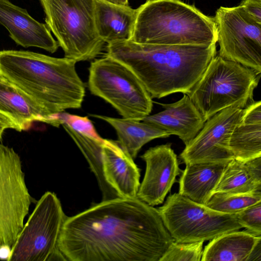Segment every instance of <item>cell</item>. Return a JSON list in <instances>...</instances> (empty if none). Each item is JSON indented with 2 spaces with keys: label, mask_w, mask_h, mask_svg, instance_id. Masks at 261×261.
Returning a JSON list of instances; mask_svg holds the SVG:
<instances>
[{
  "label": "cell",
  "mask_w": 261,
  "mask_h": 261,
  "mask_svg": "<svg viewBox=\"0 0 261 261\" xmlns=\"http://www.w3.org/2000/svg\"><path fill=\"white\" fill-rule=\"evenodd\" d=\"M76 63L28 50L0 51V74L32 98L48 116L81 107L85 87Z\"/></svg>",
  "instance_id": "3957f363"
},
{
  "label": "cell",
  "mask_w": 261,
  "mask_h": 261,
  "mask_svg": "<svg viewBox=\"0 0 261 261\" xmlns=\"http://www.w3.org/2000/svg\"><path fill=\"white\" fill-rule=\"evenodd\" d=\"M234 159L245 162L261 156V101H253L243 112L229 139Z\"/></svg>",
  "instance_id": "e0dca14e"
},
{
  "label": "cell",
  "mask_w": 261,
  "mask_h": 261,
  "mask_svg": "<svg viewBox=\"0 0 261 261\" xmlns=\"http://www.w3.org/2000/svg\"><path fill=\"white\" fill-rule=\"evenodd\" d=\"M66 217L56 194L44 193L36 201L7 260H66L58 244Z\"/></svg>",
  "instance_id": "ba28073f"
},
{
  "label": "cell",
  "mask_w": 261,
  "mask_h": 261,
  "mask_svg": "<svg viewBox=\"0 0 261 261\" xmlns=\"http://www.w3.org/2000/svg\"><path fill=\"white\" fill-rule=\"evenodd\" d=\"M19 155L0 143V259H7L32 203Z\"/></svg>",
  "instance_id": "30bf717a"
},
{
  "label": "cell",
  "mask_w": 261,
  "mask_h": 261,
  "mask_svg": "<svg viewBox=\"0 0 261 261\" xmlns=\"http://www.w3.org/2000/svg\"><path fill=\"white\" fill-rule=\"evenodd\" d=\"M261 201V190L247 193H215L206 206L222 213L236 214Z\"/></svg>",
  "instance_id": "d4e9b609"
},
{
  "label": "cell",
  "mask_w": 261,
  "mask_h": 261,
  "mask_svg": "<svg viewBox=\"0 0 261 261\" xmlns=\"http://www.w3.org/2000/svg\"><path fill=\"white\" fill-rule=\"evenodd\" d=\"M0 113L10 119L19 132L29 129L35 121L48 116L32 98L0 74Z\"/></svg>",
  "instance_id": "d6986e66"
},
{
  "label": "cell",
  "mask_w": 261,
  "mask_h": 261,
  "mask_svg": "<svg viewBox=\"0 0 261 261\" xmlns=\"http://www.w3.org/2000/svg\"><path fill=\"white\" fill-rule=\"evenodd\" d=\"M246 261H261V239L256 242Z\"/></svg>",
  "instance_id": "4dcf8cb0"
},
{
  "label": "cell",
  "mask_w": 261,
  "mask_h": 261,
  "mask_svg": "<svg viewBox=\"0 0 261 261\" xmlns=\"http://www.w3.org/2000/svg\"><path fill=\"white\" fill-rule=\"evenodd\" d=\"M7 129H14L19 132L18 126L10 119L0 113V141L4 132Z\"/></svg>",
  "instance_id": "f546056e"
},
{
  "label": "cell",
  "mask_w": 261,
  "mask_h": 261,
  "mask_svg": "<svg viewBox=\"0 0 261 261\" xmlns=\"http://www.w3.org/2000/svg\"><path fill=\"white\" fill-rule=\"evenodd\" d=\"M89 71L91 93L110 103L123 118L142 121L150 114L152 98L125 65L106 56L92 62Z\"/></svg>",
  "instance_id": "52a82bcc"
},
{
  "label": "cell",
  "mask_w": 261,
  "mask_h": 261,
  "mask_svg": "<svg viewBox=\"0 0 261 261\" xmlns=\"http://www.w3.org/2000/svg\"><path fill=\"white\" fill-rule=\"evenodd\" d=\"M103 172L106 181L121 197H137L140 169L116 141L105 139L102 145Z\"/></svg>",
  "instance_id": "2e32d148"
},
{
  "label": "cell",
  "mask_w": 261,
  "mask_h": 261,
  "mask_svg": "<svg viewBox=\"0 0 261 261\" xmlns=\"http://www.w3.org/2000/svg\"><path fill=\"white\" fill-rule=\"evenodd\" d=\"M138 9L102 0L94 1V18L99 37L108 43L130 40Z\"/></svg>",
  "instance_id": "ac0fdd59"
},
{
  "label": "cell",
  "mask_w": 261,
  "mask_h": 261,
  "mask_svg": "<svg viewBox=\"0 0 261 261\" xmlns=\"http://www.w3.org/2000/svg\"><path fill=\"white\" fill-rule=\"evenodd\" d=\"M203 242L182 243L173 241L160 261H200Z\"/></svg>",
  "instance_id": "4316f807"
},
{
  "label": "cell",
  "mask_w": 261,
  "mask_h": 261,
  "mask_svg": "<svg viewBox=\"0 0 261 261\" xmlns=\"http://www.w3.org/2000/svg\"><path fill=\"white\" fill-rule=\"evenodd\" d=\"M259 77L253 69L216 55L187 95L206 121L224 109L246 107Z\"/></svg>",
  "instance_id": "5b68a950"
},
{
  "label": "cell",
  "mask_w": 261,
  "mask_h": 261,
  "mask_svg": "<svg viewBox=\"0 0 261 261\" xmlns=\"http://www.w3.org/2000/svg\"><path fill=\"white\" fill-rule=\"evenodd\" d=\"M240 5L254 20L261 23V0H243Z\"/></svg>",
  "instance_id": "f1b7e54d"
},
{
  "label": "cell",
  "mask_w": 261,
  "mask_h": 261,
  "mask_svg": "<svg viewBox=\"0 0 261 261\" xmlns=\"http://www.w3.org/2000/svg\"><path fill=\"white\" fill-rule=\"evenodd\" d=\"M261 190V181L252 173L246 162L234 159L225 166L214 193H247Z\"/></svg>",
  "instance_id": "cb8c5ba5"
},
{
  "label": "cell",
  "mask_w": 261,
  "mask_h": 261,
  "mask_svg": "<svg viewBox=\"0 0 261 261\" xmlns=\"http://www.w3.org/2000/svg\"><path fill=\"white\" fill-rule=\"evenodd\" d=\"M228 163H196L186 165L179 180L178 193L205 205L214 194Z\"/></svg>",
  "instance_id": "ffe728a7"
},
{
  "label": "cell",
  "mask_w": 261,
  "mask_h": 261,
  "mask_svg": "<svg viewBox=\"0 0 261 261\" xmlns=\"http://www.w3.org/2000/svg\"><path fill=\"white\" fill-rule=\"evenodd\" d=\"M214 17L216 24L218 55L261 72V23L250 16L239 5L220 7Z\"/></svg>",
  "instance_id": "8fae6325"
},
{
  "label": "cell",
  "mask_w": 261,
  "mask_h": 261,
  "mask_svg": "<svg viewBox=\"0 0 261 261\" xmlns=\"http://www.w3.org/2000/svg\"><path fill=\"white\" fill-rule=\"evenodd\" d=\"M261 236L247 230H235L212 240L203 250L201 261H246Z\"/></svg>",
  "instance_id": "7402d4cb"
},
{
  "label": "cell",
  "mask_w": 261,
  "mask_h": 261,
  "mask_svg": "<svg viewBox=\"0 0 261 261\" xmlns=\"http://www.w3.org/2000/svg\"><path fill=\"white\" fill-rule=\"evenodd\" d=\"M106 51V56L131 69L152 98H161L174 93H189L217 55V46L159 45L125 40L108 43Z\"/></svg>",
  "instance_id": "7a4b0ae2"
},
{
  "label": "cell",
  "mask_w": 261,
  "mask_h": 261,
  "mask_svg": "<svg viewBox=\"0 0 261 261\" xmlns=\"http://www.w3.org/2000/svg\"><path fill=\"white\" fill-rule=\"evenodd\" d=\"M46 24L57 39L64 57L76 62L94 59L105 42L96 31L95 0H39Z\"/></svg>",
  "instance_id": "8992f818"
},
{
  "label": "cell",
  "mask_w": 261,
  "mask_h": 261,
  "mask_svg": "<svg viewBox=\"0 0 261 261\" xmlns=\"http://www.w3.org/2000/svg\"><path fill=\"white\" fill-rule=\"evenodd\" d=\"M243 109L229 107L206 120L198 134L185 144L180 158L187 165L196 163H228L234 159L229 148L231 131Z\"/></svg>",
  "instance_id": "7c38bea8"
},
{
  "label": "cell",
  "mask_w": 261,
  "mask_h": 261,
  "mask_svg": "<svg viewBox=\"0 0 261 261\" xmlns=\"http://www.w3.org/2000/svg\"><path fill=\"white\" fill-rule=\"evenodd\" d=\"M43 122L56 127L66 124L82 134L98 140H103L87 116L82 117L63 112L47 116Z\"/></svg>",
  "instance_id": "484cf974"
},
{
  "label": "cell",
  "mask_w": 261,
  "mask_h": 261,
  "mask_svg": "<svg viewBox=\"0 0 261 261\" xmlns=\"http://www.w3.org/2000/svg\"><path fill=\"white\" fill-rule=\"evenodd\" d=\"M0 260H1V259H0Z\"/></svg>",
  "instance_id": "d6a6232c"
},
{
  "label": "cell",
  "mask_w": 261,
  "mask_h": 261,
  "mask_svg": "<svg viewBox=\"0 0 261 261\" xmlns=\"http://www.w3.org/2000/svg\"><path fill=\"white\" fill-rule=\"evenodd\" d=\"M157 209L167 230L178 242L211 240L243 228L236 214L215 211L178 193L170 194Z\"/></svg>",
  "instance_id": "9c48e42d"
},
{
  "label": "cell",
  "mask_w": 261,
  "mask_h": 261,
  "mask_svg": "<svg viewBox=\"0 0 261 261\" xmlns=\"http://www.w3.org/2000/svg\"><path fill=\"white\" fill-rule=\"evenodd\" d=\"M131 41L168 45L216 44L214 17L180 0H147L138 8Z\"/></svg>",
  "instance_id": "277c9868"
},
{
  "label": "cell",
  "mask_w": 261,
  "mask_h": 261,
  "mask_svg": "<svg viewBox=\"0 0 261 261\" xmlns=\"http://www.w3.org/2000/svg\"><path fill=\"white\" fill-rule=\"evenodd\" d=\"M80 148L95 174L102 194V200L121 197L106 181L103 172L102 145L104 139L98 140L82 134L66 124L62 125Z\"/></svg>",
  "instance_id": "603a6c76"
},
{
  "label": "cell",
  "mask_w": 261,
  "mask_h": 261,
  "mask_svg": "<svg viewBox=\"0 0 261 261\" xmlns=\"http://www.w3.org/2000/svg\"><path fill=\"white\" fill-rule=\"evenodd\" d=\"M239 223L247 231L261 236V201L236 214Z\"/></svg>",
  "instance_id": "83f0119b"
},
{
  "label": "cell",
  "mask_w": 261,
  "mask_h": 261,
  "mask_svg": "<svg viewBox=\"0 0 261 261\" xmlns=\"http://www.w3.org/2000/svg\"><path fill=\"white\" fill-rule=\"evenodd\" d=\"M173 241L157 208L118 197L67 216L58 246L66 260L160 261Z\"/></svg>",
  "instance_id": "6da1fadb"
},
{
  "label": "cell",
  "mask_w": 261,
  "mask_h": 261,
  "mask_svg": "<svg viewBox=\"0 0 261 261\" xmlns=\"http://www.w3.org/2000/svg\"><path fill=\"white\" fill-rule=\"evenodd\" d=\"M0 23L8 30L10 38L23 47H36L54 53L59 46L46 24L9 0H0Z\"/></svg>",
  "instance_id": "5bb4252c"
},
{
  "label": "cell",
  "mask_w": 261,
  "mask_h": 261,
  "mask_svg": "<svg viewBox=\"0 0 261 261\" xmlns=\"http://www.w3.org/2000/svg\"><path fill=\"white\" fill-rule=\"evenodd\" d=\"M146 170L137 197L154 206L162 204L182 170L171 143L150 147L141 156Z\"/></svg>",
  "instance_id": "4fadbf2b"
},
{
  "label": "cell",
  "mask_w": 261,
  "mask_h": 261,
  "mask_svg": "<svg viewBox=\"0 0 261 261\" xmlns=\"http://www.w3.org/2000/svg\"><path fill=\"white\" fill-rule=\"evenodd\" d=\"M109 123L115 129L119 146L134 160L142 147L156 138L170 136L166 131L141 121L91 115Z\"/></svg>",
  "instance_id": "44dd1931"
},
{
  "label": "cell",
  "mask_w": 261,
  "mask_h": 261,
  "mask_svg": "<svg viewBox=\"0 0 261 261\" xmlns=\"http://www.w3.org/2000/svg\"><path fill=\"white\" fill-rule=\"evenodd\" d=\"M164 110L148 115L142 121L151 124L171 135L177 136L186 144L203 127L205 121L189 96L171 103H158Z\"/></svg>",
  "instance_id": "9a60e30c"
},
{
  "label": "cell",
  "mask_w": 261,
  "mask_h": 261,
  "mask_svg": "<svg viewBox=\"0 0 261 261\" xmlns=\"http://www.w3.org/2000/svg\"><path fill=\"white\" fill-rule=\"evenodd\" d=\"M107 2L121 6H129L128 0H102Z\"/></svg>",
  "instance_id": "1f68e13d"
}]
</instances>
